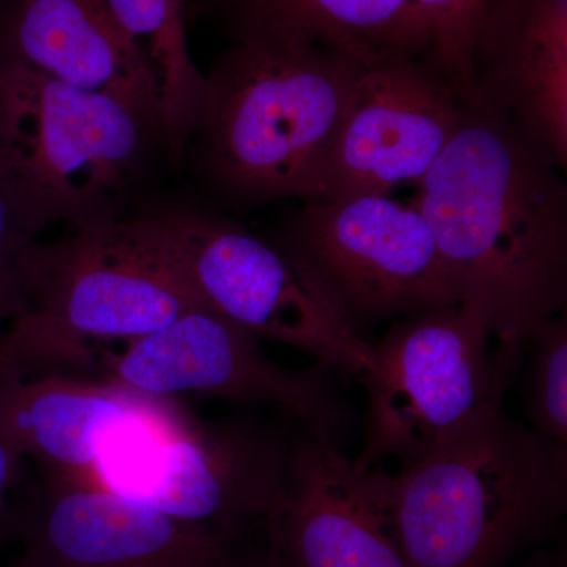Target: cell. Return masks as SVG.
<instances>
[{"label": "cell", "mask_w": 567, "mask_h": 567, "mask_svg": "<svg viewBox=\"0 0 567 567\" xmlns=\"http://www.w3.org/2000/svg\"><path fill=\"white\" fill-rule=\"evenodd\" d=\"M461 306L499 347L566 312L567 183L550 153L503 115L464 100L445 151L415 186Z\"/></svg>", "instance_id": "obj_1"}, {"label": "cell", "mask_w": 567, "mask_h": 567, "mask_svg": "<svg viewBox=\"0 0 567 567\" xmlns=\"http://www.w3.org/2000/svg\"><path fill=\"white\" fill-rule=\"evenodd\" d=\"M364 69L311 41L230 40L205 73L203 112L183 155L210 205L248 213L305 200Z\"/></svg>", "instance_id": "obj_2"}, {"label": "cell", "mask_w": 567, "mask_h": 567, "mask_svg": "<svg viewBox=\"0 0 567 567\" xmlns=\"http://www.w3.org/2000/svg\"><path fill=\"white\" fill-rule=\"evenodd\" d=\"M368 472L412 567H505L567 511V473L503 398L398 473Z\"/></svg>", "instance_id": "obj_3"}, {"label": "cell", "mask_w": 567, "mask_h": 567, "mask_svg": "<svg viewBox=\"0 0 567 567\" xmlns=\"http://www.w3.org/2000/svg\"><path fill=\"white\" fill-rule=\"evenodd\" d=\"M162 159L156 115L0 58V177L48 226L118 221Z\"/></svg>", "instance_id": "obj_4"}, {"label": "cell", "mask_w": 567, "mask_h": 567, "mask_svg": "<svg viewBox=\"0 0 567 567\" xmlns=\"http://www.w3.org/2000/svg\"><path fill=\"white\" fill-rule=\"evenodd\" d=\"M197 306L133 213L37 240L25 257L24 311L0 331V375L82 379L107 342L128 344Z\"/></svg>", "instance_id": "obj_5"}, {"label": "cell", "mask_w": 567, "mask_h": 567, "mask_svg": "<svg viewBox=\"0 0 567 567\" xmlns=\"http://www.w3.org/2000/svg\"><path fill=\"white\" fill-rule=\"evenodd\" d=\"M132 213L200 303L334 374L361 379L372 368L374 346L331 311L271 238L200 200H147Z\"/></svg>", "instance_id": "obj_6"}, {"label": "cell", "mask_w": 567, "mask_h": 567, "mask_svg": "<svg viewBox=\"0 0 567 567\" xmlns=\"http://www.w3.org/2000/svg\"><path fill=\"white\" fill-rule=\"evenodd\" d=\"M354 333L461 305L427 223L410 203L363 194L301 203L274 238Z\"/></svg>", "instance_id": "obj_7"}, {"label": "cell", "mask_w": 567, "mask_h": 567, "mask_svg": "<svg viewBox=\"0 0 567 567\" xmlns=\"http://www.w3.org/2000/svg\"><path fill=\"white\" fill-rule=\"evenodd\" d=\"M290 446L246 425H204L178 410L111 446L87 483L241 546L262 532Z\"/></svg>", "instance_id": "obj_8"}, {"label": "cell", "mask_w": 567, "mask_h": 567, "mask_svg": "<svg viewBox=\"0 0 567 567\" xmlns=\"http://www.w3.org/2000/svg\"><path fill=\"white\" fill-rule=\"evenodd\" d=\"M492 336L461 305L402 317L374 346L361 380L368 394L360 472L425 456L442 436L495 399L516 375L520 353L488 349Z\"/></svg>", "instance_id": "obj_9"}, {"label": "cell", "mask_w": 567, "mask_h": 567, "mask_svg": "<svg viewBox=\"0 0 567 567\" xmlns=\"http://www.w3.org/2000/svg\"><path fill=\"white\" fill-rule=\"evenodd\" d=\"M106 382L136 393L171 398L205 394L281 406L323 445L338 446L353 412L334 385V372L316 363H276L240 324L197 306L162 330L103 354Z\"/></svg>", "instance_id": "obj_10"}, {"label": "cell", "mask_w": 567, "mask_h": 567, "mask_svg": "<svg viewBox=\"0 0 567 567\" xmlns=\"http://www.w3.org/2000/svg\"><path fill=\"white\" fill-rule=\"evenodd\" d=\"M3 537L21 547L9 567H259V554L96 484L50 472L20 506L10 505Z\"/></svg>", "instance_id": "obj_11"}, {"label": "cell", "mask_w": 567, "mask_h": 567, "mask_svg": "<svg viewBox=\"0 0 567 567\" xmlns=\"http://www.w3.org/2000/svg\"><path fill=\"white\" fill-rule=\"evenodd\" d=\"M462 110L464 99L429 54L368 66L301 203L416 186L445 151Z\"/></svg>", "instance_id": "obj_12"}, {"label": "cell", "mask_w": 567, "mask_h": 567, "mask_svg": "<svg viewBox=\"0 0 567 567\" xmlns=\"http://www.w3.org/2000/svg\"><path fill=\"white\" fill-rule=\"evenodd\" d=\"M262 533L259 567H412L369 472L311 436L290 447Z\"/></svg>", "instance_id": "obj_13"}, {"label": "cell", "mask_w": 567, "mask_h": 567, "mask_svg": "<svg viewBox=\"0 0 567 567\" xmlns=\"http://www.w3.org/2000/svg\"><path fill=\"white\" fill-rule=\"evenodd\" d=\"M464 100L503 115L567 167V0H488Z\"/></svg>", "instance_id": "obj_14"}, {"label": "cell", "mask_w": 567, "mask_h": 567, "mask_svg": "<svg viewBox=\"0 0 567 567\" xmlns=\"http://www.w3.org/2000/svg\"><path fill=\"white\" fill-rule=\"evenodd\" d=\"M178 410L171 398L106 380L0 375V435L22 458L73 480L87 481L111 446Z\"/></svg>", "instance_id": "obj_15"}, {"label": "cell", "mask_w": 567, "mask_h": 567, "mask_svg": "<svg viewBox=\"0 0 567 567\" xmlns=\"http://www.w3.org/2000/svg\"><path fill=\"white\" fill-rule=\"evenodd\" d=\"M0 58L73 87L117 96L162 121L155 78L106 0H7L0 10Z\"/></svg>", "instance_id": "obj_16"}, {"label": "cell", "mask_w": 567, "mask_h": 567, "mask_svg": "<svg viewBox=\"0 0 567 567\" xmlns=\"http://www.w3.org/2000/svg\"><path fill=\"white\" fill-rule=\"evenodd\" d=\"M230 40H301L364 66L424 58L431 33L415 0H208Z\"/></svg>", "instance_id": "obj_17"}, {"label": "cell", "mask_w": 567, "mask_h": 567, "mask_svg": "<svg viewBox=\"0 0 567 567\" xmlns=\"http://www.w3.org/2000/svg\"><path fill=\"white\" fill-rule=\"evenodd\" d=\"M159 91L167 162L177 166L203 112L207 76L189 54L186 0H106Z\"/></svg>", "instance_id": "obj_18"}, {"label": "cell", "mask_w": 567, "mask_h": 567, "mask_svg": "<svg viewBox=\"0 0 567 567\" xmlns=\"http://www.w3.org/2000/svg\"><path fill=\"white\" fill-rule=\"evenodd\" d=\"M527 353L524 412L533 434L567 473V317L535 324L522 341Z\"/></svg>", "instance_id": "obj_19"}, {"label": "cell", "mask_w": 567, "mask_h": 567, "mask_svg": "<svg viewBox=\"0 0 567 567\" xmlns=\"http://www.w3.org/2000/svg\"><path fill=\"white\" fill-rule=\"evenodd\" d=\"M423 13L431 51L429 58L464 99L477 25L488 0H415Z\"/></svg>", "instance_id": "obj_20"}, {"label": "cell", "mask_w": 567, "mask_h": 567, "mask_svg": "<svg viewBox=\"0 0 567 567\" xmlns=\"http://www.w3.org/2000/svg\"><path fill=\"white\" fill-rule=\"evenodd\" d=\"M47 227L0 177V331L24 311L25 257Z\"/></svg>", "instance_id": "obj_21"}, {"label": "cell", "mask_w": 567, "mask_h": 567, "mask_svg": "<svg viewBox=\"0 0 567 567\" xmlns=\"http://www.w3.org/2000/svg\"><path fill=\"white\" fill-rule=\"evenodd\" d=\"M24 458L0 435V543L3 540V525L9 513L11 495L22 481Z\"/></svg>", "instance_id": "obj_22"}, {"label": "cell", "mask_w": 567, "mask_h": 567, "mask_svg": "<svg viewBox=\"0 0 567 567\" xmlns=\"http://www.w3.org/2000/svg\"><path fill=\"white\" fill-rule=\"evenodd\" d=\"M522 567H567L566 547L558 546L536 551Z\"/></svg>", "instance_id": "obj_23"}, {"label": "cell", "mask_w": 567, "mask_h": 567, "mask_svg": "<svg viewBox=\"0 0 567 567\" xmlns=\"http://www.w3.org/2000/svg\"><path fill=\"white\" fill-rule=\"evenodd\" d=\"M7 0H0V10L3 9V6H6Z\"/></svg>", "instance_id": "obj_24"}]
</instances>
